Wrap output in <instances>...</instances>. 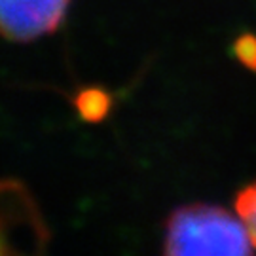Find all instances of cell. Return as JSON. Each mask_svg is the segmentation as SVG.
<instances>
[{
  "instance_id": "5b68a950",
  "label": "cell",
  "mask_w": 256,
  "mask_h": 256,
  "mask_svg": "<svg viewBox=\"0 0 256 256\" xmlns=\"http://www.w3.org/2000/svg\"><path fill=\"white\" fill-rule=\"evenodd\" d=\"M234 52H236V57L247 68L256 70V36H252V34H243L239 40H236Z\"/></svg>"
},
{
  "instance_id": "3957f363",
  "label": "cell",
  "mask_w": 256,
  "mask_h": 256,
  "mask_svg": "<svg viewBox=\"0 0 256 256\" xmlns=\"http://www.w3.org/2000/svg\"><path fill=\"white\" fill-rule=\"evenodd\" d=\"M80 118L86 122H101L110 112V95L101 88H88L76 95L74 99Z\"/></svg>"
},
{
  "instance_id": "277c9868",
  "label": "cell",
  "mask_w": 256,
  "mask_h": 256,
  "mask_svg": "<svg viewBox=\"0 0 256 256\" xmlns=\"http://www.w3.org/2000/svg\"><path fill=\"white\" fill-rule=\"evenodd\" d=\"M236 212L248 228L256 245V180L245 186L236 198Z\"/></svg>"
},
{
  "instance_id": "6da1fadb",
  "label": "cell",
  "mask_w": 256,
  "mask_h": 256,
  "mask_svg": "<svg viewBox=\"0 0 256 256\" xmlns=\"http://www.w3.org/2000/svg\"><path fill=\"white\" fill-rule=\"evenodd\" d=\"M254 248L252 236L238 212L232 214L212 205H188L167 220V254H248Z\"/></svg>"
},
{
  "instance_id": "7a4b0ae2",
  "label": "cell",
  "mask_w": 256,
  "mask_h": 256,
  "mask_svg": "<svg viewBox=\"0 0 256 256\" xmlns=\"http://www.w3.org/2000/svg\"><path fill=\"white\" fill-rule=\"evenodd\" d=\"M70 0H0V36L28 42L54 32Z\"/></svg>"
}]
</instances>
